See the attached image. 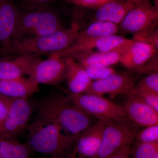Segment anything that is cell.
Here are the masks:
<instances>
[{"label":"cell","instance_id":"cell-29","mask_svg":"<svg viewBox=\"0 0 158 158\" xmlns=\"http://www.w3.org/2000/svg\"><path fill=\"white\" fill-rule=\"evenodd\" d=\"M133 40L142 41L152 46L158 50V27L140 37H133Z\"/></svg>","mask_w":158,"mask_h":158},{"label":"cell","instance_id":"cell-32","mask_svg":"<svg viewBox=\"0 0 158 158\" xmlns=\"http://www.w3.org/2000/svg\"><path fill=\"white\" fill-rule=\"evenodd\" d=\"M131 146L124 148L107 158H132L130 154Z\"/></svg>","mask_w":158,"mask_h":158},{"label":"cell","instance_id":"cell-24","mask_svg":"<svg viewBox=\"0 0 158 158\" xmlns=\"http://www.w3.org/2000/svg\"><path fill=\"white\" fill-rule=\"evenodd\" d=\"M134 88L138 90L158 94V73L148 74L143 78Z\"/></svg>","mask_w":158,"mask_h":158},{"label":"cell","instance_id":"cell-33","mask_svg":"<svg viewBox=\"0 0 158 158\" xmlns=\"http://www.w3.org/2000/svg\"><path fill=\"white\" fill-rule=\"evenodd\" d=\"M68 158H78L74 147H73L72 152L70 154V156H69Z\"/></svg>","mask_w":158,"mask_h":158},{"label":"cell","instance_id":"cell-12","mask_svg":"<svg viewBox=\"0 0 158 158\" xmlns=\"http://www.w3.org/2000/svg\"><path fill=\"white\" fill-rule=\"evenodd\" d=\"M135 81V79L129 75L116 73L106 78L92 81L85 94L102 97L109 94L113 98L118 94L130 93Z\"/></svg>","mask_w":158,"mask_h":158},{"label":"cell","instance_id":"cell-1","mask_svg":"<svg viewBox=\"0 0 158 158\" xmlns=\"http://www.w3.org/2000/svg\"><path fill=\"white\" fill-rule=\"evenodd\" d=\"M37 118L59 126L68 135L82 134L97 120L69 101L67 96L51 94L40 101Z\"/></svg>","mask_w":158,"mask_h":158},{"label":"cell","instance_id":"cell-26","mask_svg":"<svg viewBox=\"0 0 158 158\" xmlns=\"http://www.w3.org/2000/svg\"><path fill=\"white\" fill-rule=\"evenodd\" d=\"M135 140L144 143L158 142V124L149 126L140 130L137 133Z\"/></svg>","mask_w":158,"mask_h":158},{"label":"cell","instance_id":"cell-21","mask_svg":"<svg viewBox=\"0 0 158 158\" xmlns=\"http://www.w3.org/2000/svg\"><path fill=\"white\" fill-rule=\"evenodd\" d=\"M118 31L119 27L116 24L106 21L95 20L83 31H80L76 41L96 39L115 35L117 34Z\"/></svg>","mask_w":158,"mask_h":158},{"label":"cell","instance_id":"cell-17","mask_svg":"<svg viewBox=\"0 0 158 158\" xmlns=\"http://www.w3.org/2000/svg\"><path fill=\"white\" fill-rule=\"evenodd\" d=\"M145 0H116L97 10L95 20L106 21L119 25L132 9Z\"/></svg>","mask_w":158,"mask_h":158},{"label":"cell","instance_id":"cell-25","mask_svg":"<svg viewBox=\"0 0 158 158\" xmlns=\"http://www.w3.org/2000/svg\"><path fill=\"white\" fill-rule=\"evenodd\" d=\"M81 65L85 69L88 76L92 81H98L106 78L116 73L115 69L111 66L95 67Z\"/></svg>","mask_w":158,"mask_h":158},{"label":"cell","instance_id":"cell-15","mask_svg":"<svg viewBox=\"0 0 158 158\" xmlns=\"http://www.w3.org/2000/svg\"><path fill=\"white\" fill-rule=\"evenodd\" d=\"M19 11L14 0H0V50L11 42Z\"/></svg>","mask_w":158,"mask_h":158},{"label":"cell","instance_id":"cell-2","mask_svg":"<svg viewBox=\"0 0 158 158\" xmlns=\"http://www.w3.org/2000/svg\"><path fill=\"white\" fill-rule=\"evenodd\" d=\"M80 26L73 23L70 27L62 28L47 35L16 40L0 50L2 58L19 56H39L64 50L73 44L80 32Z\"/></svg>","mask_w":158,"mask_h":158},{"label":"cell","instance_id":"cell-16","mask_svg":"<svg viewBox=\"0 0 158 158\" xmlns=\"http://www.w3.org/2000/svg\"><path fill=\"white\" fill-rule=\"evenodd\" d=\"M40 91L39 84L30 77L0 80V95L10 98H28Z\"/></svg>","mask_w":158,"mask_h":158},{"label":"cell","instance_id":"cell-14","mask_svg":"<svg viewBox=\"0 0 158 158\" xmlns=\"http://www.w3.org/2000/svg\"><path fill=\"white\" fill-rule=\"evenodd\" d=\"M107 120L97 121L83 132L74 145L78 158H92L98 152Z\"/></svg>","mask_w":158,"mask_h":158},{"label":"cell","instance_id":"cell-27","mask_svg":"<svg viewBox=\"0 0 158 158\" xmlns=\"http://www.w3.org/2000/svg\"><path fill=\"white\" fill-rule=\"evenodd\" d=\"M158 113V94L143 91L133 88L131 91Z\"/></svg>","mask_w":158,"mask_h":158},{"label":"cell","instance_id":"cell-7","mask_svg":"<svg viewBox=\"0 0 158 158\" xmlns=\"http://www.w3.org/2000/svg\"><path fill=\"white\" fill-rule=\"evenodd\" d=\"M119 63L126 68L148 74L158 72V50L133 40L122 53Z\"/></svg>","mask_w":158,"mask_h":158},{"label":"cell","instance_id":"cell-20","mask_svg":"<svg viewBox=\"0 0 158 158\" xmlns=\"http://www.w3.org/2000/svg\"><path fill=\"white\" fill-rule=\"evenodd\" d=\"M124 49L105 52L88 53L79 55L73 58L81 65L85 66L95 67H110L119 63L122 53Z\"/></svg>","mask_w":158,"mask_h":158},{"label":"cell","instance_id":"cell-28","mask_svg":"<svg viewBox=\"0 0 158 158\" xmlns=\"http://www.w3.org/2000/svg\"><path fill=\"white\" fill-rule=\"evenodd\" d=\"M116 0H65V3L79 7L96 9Z\"/></svg>","mask_w":158,"mask_h":158},{"label":"cell","instance_id":"cell-31","mask_svg":"<svg viewBox=\"0 0 158 158\" xmlns=\"http://www.w3.org/2000/svg\"><path fill=\"white\" fill-rule=\"evenodd\" d=\"M8 112L6 98L0 95V130L2 127Z\"/></svg>","mask_w":158,"mask_h":158},{"label":"cell","instance_id":"cell-8","mask_svg":"<svg viewBox=\"0 0 158 158\" xmlns=\"http://www.w3.org/2000/svg\"><path fill=\"white\" fill-rule=\"evenodd\" d=\"M158 8L145 0L132 9L118 25L119 31L140 37L157 27Z\"/></svg>","mask_w":158,"mask_h":158},{"label":"cell","instance_id":"cell-18","mask_svg":"<svg viewBox=\"0 0 158 158\" xmlns=\"http://www.w3.org/2000/svg\"><path fill=\"white\" fill-rule=\"evenodd\" d=\"M39 56L25 55L0 59V80H9L27 75Z\"/></svg>","mask_w":158,"mask_h":158},{"label":"cell","instance_id":"cell-13","mask_svg":"<svg viewBox=\"0 0 158 158\" xmlns=\"http://www.w3.org/2000/svg\"><path fill=\"white\" fill-rule=\"evenodd\" d=\"M122 106L130 120L140 127L158 124V113L134 94H126Z\"/></svg>","mask_w":158,"mask_h":158},{"label":"cell","instance_id":"cell-10","mask_svg":"<svg viewBox=\"0 0 158 158\" xmlns=\"http://www.w3.org/2000/svg\"><path fill=\"white\" fill-rule=\"evenodd\" d=\"M8 112L0 130V135L16 138L27 129L32 114V108L28 98H6Z\"/></svg>","mask_w":158,"mask_h":158},{"label":"cell","instance_id":"cell-22","mask_svg":"<svg viewBox=\"0 0 158 158\" xmlns=\"http://www.w3.org/2000/svg\"><path fill=\"white\" fill-rule=\"evenodd\" d=\"M31 151L27 143L0 135V158H30Z\"/></svg>","mask_w":158,"mask_h":158},{"label":"cell","instance_id":"cell-4","mask_svg":"<svg viewBox=\"0 0 158 158\" xmlns=\"http://www.w3.org/2000/svg\"><path fill=\"white\" fill-rule=\"evenodd\" d=\"M62 28L58 15L48 6L20 11L11 42L47 35Z\"/></svg>","mask_w":158,"mask_h":158},{"label":"cell","instance_id":"cell-35","mask_svg":"<svg viewBox=\"0 0 158 158\" xmlns=\"http://www.w3.org/2000/svg\"><path fill=\"white\" fill-rule=\"evenodd\" d=\"M55 158L53 157H49L48 158Z\"/></svg>","mask_w":158,"mask_h":158},{"label":"cell","instance_id":"cell-19","mask_svg":"<svg viewBox=\"0 0 158 158\" xmlns=\"http://www.w3.org/2000/svg\"><path fill=\"white\" fill-rule=\"evenodd\" d=\"M65 63V79L70 93H85L92 81L81 65L71 57L64 58Z\"/></svg>","mask_w":158,"mask_h":158},{"label":"cell","instance_id":"cell-23","mask_svg":"<svg viewBox=\"0 0 158 158\" xmlns=\"http://www.w3.org/2000/svg\"><path fill=\"white\" fill-rule=\"evenodd\" d=\"M130 148L132 158H158V142L144 143L134 141Z\"/></svg>","mask_w":158,"mask_h":158},{"label":"cell","instance_id":"cell-30","mask_svg":"<svg viewBox=\"0 0 158 158\" xmlns=\"http://www.w3.org/2000/svg\"><path fill=\"white\" fill-rule=\"evenodd\" d=\"M53 0H23L24 6L28 10L47 7Z\"/></svg>","mask_w":158,"mask_h":158},{"label":"cell","instance_id":"cell-3","mask_svg":"<svg viewBox=\"0 0 158 158\" xmlns=\"http://www.w3.org/2000/svg\"><path fill=\"white\" fill-rule=\"evenodd\" d=\"M28 145L32 150L55 158H68L81 135L66 134L59 126L37 118L28 125Z\"/></svg>","mask_w":158,"mask_h":158},{"label":"cell","instance_id":"cell-5","mask_svg":"<svg viewBox=\"0 0 158 158\" xmlns=\"http://www.w3.org/2000/svg\"><path fill=\"white\" fill-rule=\"evenodd\" d=\"M141 128L127 117L107 120L100 147L92 158H107L124 148L131 146Z\"/></svg>","mask_w":158,"mask_h":158},{"label":"cell","instance_id":"cell-9","mask_svg":"<svg viewBox=\"0 0 158 158\" xmlns=\"http://www.w3.org/2000/svg\"><path fill=\"white\" fill-rule=\"evenodd\" d=\"M133 41L132 39L115 34L96 39L76 41L69 48L54 53L63 58H73L88 53L121 50L126 48Z\"/></svg>","mask_w":158,"mask_h":158},{"label":"cell","instance_id":"cell-34","mask_svg":"<svg viewBox=\"0 0 158 158\" xmlns=\"http://www.w3.org/2000/svg\"><path fill=\"white\" fill-rule=\"evenodd\" d=\"M154 5L156 7L158 8V0H154Z\"/></svg>","mask_w":158,"mask_h":158},{"label":"cell","instance_id":"cell-11","mask_svg":"<svg viewBox=\"0 0 158 158\" xmlns=\"http://www.w3.org/2000/svg\"><path fill=\"white\" fill-rule=\"evenodd\" d=\"M65 67L64 58L52 53L45 60L38 59L32 65L27 76L39 85H59L65 80Z\"/></svg>","mask_w":158,"mask_h":158},{"label":"cell","instance_id":"cell-6","mask_svg":"<svg viewBox=\"0 0 158 158\" xmlns=\"http://www.w3.org/2000/svg\"><path fill=\"white\" fill-rule=\"evenodd\" d=\"M69 101L97 120H110L127 118L121 105L104 97L88 94H69Z\"/></svg>","mask_w":158,"mask_h":158}]
</instances>
